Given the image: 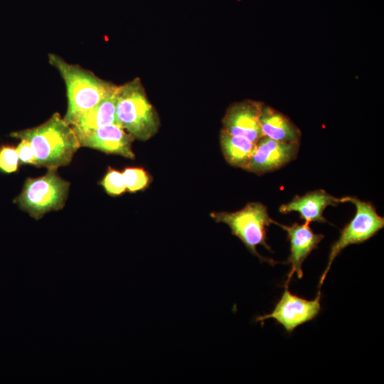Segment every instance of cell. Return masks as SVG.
Returning a JSON list of instances; mask_svg holds the SVG:
<instances>
[{"mask_svg": "<svg viewBox=\"0 0 384 384\" xmlns=\"http://www.w3.org/2000/svg\"><path fill=\"white\" fill-rule=\"evenodd\" d=\"M10 136L28 140L33 151L36 166L48 170L56 171L68 165L80 147L74 129L58 112L37 127L11 132Z\"/></svg>", "mask_w": 384, "mask_h": 384, "instance_id": "1", "label": "cell"}, {"mask_svg": "<svg viewBox=\"0 0 384 384\" xmlns=\"http://www.w3.org/2000/svg\"><path fill=\"white\" fill-rule=\"evenodd\" d=\"M48 57L49 63L58 71L65 85L68 107L63 119L70 125L117 87L92 71L66 62L57 54L49 53Z\"/></svg>", "mask_w": 384, "mask_h": 384, "instance_id": "2", "label": "cell"}, {"mask_svg": "<svg viewBox=\"0 0 384 384\" xmlns=\"http://www.w3.org/2000/svg\"><path fill=\"white\" fill-rule=\"evenodd\" d=\"M116 97L119 125L134 139L146 141L151 138L158 130L159 119L140 80L117 86Z\"/></svg>", "mask_w": 384, "mask_h": 384, "instance_id": "3", "label": "cell"}, {"mask_svg": "<svg viewBox=\"0 0 384 384\" xmlns=\"http://www.w3.org/2000/svg\"><path fill=\"white\" fill-rule=\"evenodd\" d=\"M210 217L218 223L229 226L233 235L238 237L247 249L261 261L272 265L274 260L263 257L257 251V245H262L272 251L266 242L267 228L274 223L267 212V208L260 203H249L235 212H213Z\"/></svg>", "mask_w": 384, "mask_h": 384, "instance_id": "4", "label": "cell"}, {"mask_svg": "<svg viewBox=\"0 0 384 384\" xmlns=\"http://www.w3.org/2000/svg\"><path fill=\"white\" fill-rule=\"evenodd\" d=\"M70 183L61 178L55 170L43 176L26 179L20 194L14 203L36 220L45 213L63 208L68 198Z\"/></svg>", "mask_w": 384, "mask_h": 384, "instance_id": "5", "label": "cell"}, {"mask_svg": "<svg viewBox=\"0 0 384 384\" xmlns=\"http://www.w3.org/2000/svg\"><path fill=\"white\" fill-rule=\"evenodd\" d=\"M343 203L350 202L356 208L353 218L341 231L338 239L331 245L327 266L319 280L321 287L334 259L347 246L359 244L370 239L384 226V218L380 216L370 203L356 197L342 198Z\"/></svg>", "mask_w": 384, "mask_h": 384, "instance_id": "6", "label": "cell"}, {"mask_svg": "<svg viewBox=\"0 0 384 384\" xmlns=\"http://www.w3.org/2000/svg\"><path fill=\"white\" fill-rule=\"evenodd\" d=\"M321 291L314 300H307L292 294L285 284L284 291L274 310L269 314L256 318L262 321L272 318L288 332L292 333L298 326L314 319L321 310Z\"/></svg>", "mask_w": 384, "mask_h": 384, "instance_id": "7", "label": "cell"}, {"mask_svg": "<svg viewBox=\"0 0 384 384\" xmlns=\"http://www.w3.org/2000/svg\"><path fill=\"white\" fill-rule=\"evenodd\" d=\"M80 146L100 150L134 159L132 143L134 138L119 124H111L94 129H74Z\"/></svg>", "mask_w": 384, "mask_h": 384, "instance_id": "8", "label": "cell"}, {"mask_svg": "<svg viewBox=\"0 0 384 384\" xmlns=\"http://www.w3.org/2000/svg\"><path fill=\"white\" fill-rule=\"evenodd\" d=\"M256 150L247 171L257 175L275 171L294 160L299 142H282L262 136L256 143Z\"/></svg>", "mask_w": 384, "mask_h": 384, "instance_id": "9", "label": "cell"}, {"mask_svg": "<svg viewBox=\"0 0 384 384\" xmlns=\"http://www.w3.org/2000/svg\"><path fill=\"white\" fill-rule=\"evenodd\" d=\"M263 103L246 100L230 107L223 119L225 132L244 137L254 143L263 136L260 124V114Z\"/></svg>", "mask_w": 384, "mask_h": 384, "instance_id": "10", "label": "cell"}, {"mask_svg": "<svg viewBox=\"0 0 384 384\" xmlns=\"http://www.w3.org/2000/svg\"><path fill=\"white\" fill-rule=\"evenodd\" d=\"M280 226L287 233L290 242V255L287 262L291 265V270L288 274L285 284L289 285L292 275L296 273L299 279L303 277L302 264L311 252L318 247L319 243L324 238V235L316 234L309 226V223L298 224L294 223L292 225H282L276 221L274 223Z\"/></svg>", "mask_w": 384, "mask_h": 384, "instance_id": "11", "label": "cell"}, {"mask_svg": "<svg viewBox=\"0 0 384 384\" xmlns=\"http://www.w3.org/2000/svg\"><path fill=\"white\" fill-rule=\"evenodd\" d=\"M343 203L342 198H336L323 189L311 191L304 196H296L289 203L282 204L279 210L282 213L297 211L304 223H326L323 216L324 209L329 206H336Z\"/></svg>", "mask_w": 384, "mask_h": 384, "instance_id": "12", "label": "cell"}, {"mask_svg": "<svg viewBox=\"0 0 384 384\" xmlns=\"http://www.w3.org/2000/svg\"><path fill=\"white\" fill-rule=\"evenodd\" d=\"M260 124L263 136L282 142H299V129L284 114L264 104Z\"/></svg>", "mask_w": 384, "mask_h": 384, "instance_id": "13", "label": "cell"}, {"mask_svg": "<svg viewBox=\"0 0 384 384\" xmlns=\"http://www.w3.org/2000/svg\"><path fill=\"white\" fill-rule=\"evenodd\" d=\"M117 88L70 126L73 129H94L111 124H119L116 117Z\"/></svg>", "mask_w": 384, "mask_h": 384, "instance_id": "14", "label": "cell"}, {"mask_svg": "<svg viewBox=\"0 0 384 384\" xmlns=\"http://www.w3.org/2000/svg\"><path fill=\"white\" fill-rule=\"evenodd\" d=\"M220 146L226 161L232 166L246 170L257 145L244 137L221 131Z\"/></svg>", "mask_w": 384, "mask_h": 384, "instance_id": "15", "label": "cell"}, {"mask_svg": "<svg viewBox=\"0 0 384 384\" xmlns=\"http://www.w3.org/2000/svg\"><path fill=\"white\" fill-rule=\"evenodd\" d=\"M122 174L126 188L131 193L144 188L149 181L148 174L142 168H127Z\"/></svg>", "mask_w": 384, "mask_h": 384, "instance_id": "16", "label": "cell"}, {"mask_svg": "<svg viewBox=\"0 0 384 384\" xmlns=\"http://www.w3.org/2000/svg\"><path fill=\"white\" fill-rule=\"evenodd\" d=\"M100 184L111 196L120 195L127 189L123 174L112 168H109Z\"/></svg>", "mask_w": 384, "mask_h": 384, "instance_id": "17", "label": "cell"}, {"mask_svg": "<svg viewBox=\"0 0 384 384\" xmlns=\"http://www.w3.org/2000/svg\"><path fill=\"white\" fill-rule=\"evenodd\" d=\"M19 159L15 147L8 144L0 146V172L11 174L18 169Z\"/></svg>", "mask_w": 384, "mask_h": 384, "instance_id": "18", "label": "cell"}, {"mask_svg": "<svg viewBox=\"0 0 384 384\" xmlns=\"http://www.w3.org/2000/svg\"><path fill=\"white\" fill-rule=\"evenodd\" d=\"M16 149L21 164L36 166L33 151L28 140L21 139Z\"/></svg>", "mask_w": 384, "mask_h": 384, "instance_id": "19", "label": "cell"}]
</instances>
